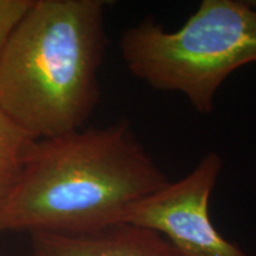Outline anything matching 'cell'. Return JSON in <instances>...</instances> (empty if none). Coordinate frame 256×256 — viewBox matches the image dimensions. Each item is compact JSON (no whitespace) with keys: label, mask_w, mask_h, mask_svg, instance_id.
<instances>
[{"label":"cell","mask_w":256,"mask_h":256,"mask_svg":"<svg viewBox=\"0 0 256 256\" xmlns=\"http://www.w3.org/2000/svg\"><path fill=\"white\" fill-rule=\"evenodd\" d=\"M222 170V156L208 152L184 178L128 208L122 223L159 234L182 256H247L211 220V194Z\"/></svg>","instance_id":"cell-4"},{"label":"cell","mask_w":256,"mask_h":256,"mask_svg":"<svg viewBox=\"0 0 256 256\" xmlns=\"http://www.w3.org/2000/svg\"><path fill=\"white\" fill-rule=\"evenodd\" d=\"M32 256H182L159 234L127 223L86 234L32 232Z\"/></svg>","instance_id":"cell-5"},{"label":"cell","mask_w":256,"mask_h":256,"mask_svg":"<svg viewBox=\"0 0 256 256\" xmlns=\"http://www.w3.org/2000/svg\"><path fill=\"white\" fill-rule=\"evenodd\" d=\"M34 0H0V55Z\"/></svg>","instance_id":"cell-7"},{"label":"cell","mask_w":256,"mask_h":256,"mask_svg":"<svg viewBox=\"0 0 256 256\" xmlns=\"http://www.w3.org/2000/svg\"><path fill=\"white\" fill-rule=\"evenodd\" d=\"M102 0H34L0 55V107L34 140L84 128L101 98Z\"/></svg>","instance_id":"cell-2"},{"label":"cell","mask_w":256,"mask_h":256,"mask_svg":"<svg viewBox=\"0 0 256 256\" xmlns=\"http://www.w3.org/2000/svg\"><path fill=\"white\" fill-rule=\"evenodd\" d=\"M120 50L134 78L154 90L184 95L208 115L226 78L256 63V8L248 0H203L176 31L153 19L128 28Z\"/></svg>","instance_id":"cell-3"},{"label":"cell","mask_w":256,"mask_h":256,"mask_svg":"<svg viewBox=\"0 0 256 256\" xmlns=\"http://www.w3.org/2000/svg\"><path fill=\"white\" fill-rule=\"evenodd\" d=\"M248 2H249V4L252 6V8H256V0H248Z\"/></svg>","instance_id":"cell-8"},{"label":"cell","mask_w":256,"mask_h":256,"mask_svg":"<svg viewBox=\"0 0 256 256\" xmlns=\"http://www.w3.org/2000/svg\"><path fill=\"white\" fill-rule=\"evenodd\" d=\"M168 182L126 120L37 140L0 204V232H98Z\"/></svg>","instance_id":"cell-1"},{"label":"cell","mask_w":256,"mask_h":256,"mask_svg":"<svg viewBox=\"0 0 256 256\" xmlns=\"http://www.w3.org/2000/svg\"><path fill=\"white\" fill-rule=\"evenodd\" d=\"M36 142L10 119L0 107V204L14 186Z\"/></svg>","instance_id":"cell-6"}]
</instances>
